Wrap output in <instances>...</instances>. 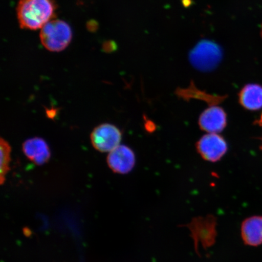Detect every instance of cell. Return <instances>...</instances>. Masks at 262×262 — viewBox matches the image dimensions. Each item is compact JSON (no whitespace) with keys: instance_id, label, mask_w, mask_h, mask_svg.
Returning a JSON list of instances; mask_svg holds the SVG:
<instances>
[{"instance_id":"13","label":"cell","mask_w":262,"mask_h":262,"mask_svg":"<svg viewBox=\"0 0 262 262\" xmlns=\"http://www.w3.org/2000/svg\"><path fill=\"white\" fill-rule=\"evenodd\" d=\"M11 147L8 142L2 138L0 140V152H1V163H0V180L3 184L5 182L6 174L9 171V163L11 161Z\"/></svg>"},{"instance_id":"7","label":"cell","mask_w":262,"mask_h":262,"mask_svg":"<svg viewBox=\"0 0 262 262\" xmlns=\"http://www.w3.org/2000/svg\"><path fill=\"white\" fill-rule=\"evenodd\" d=\"M107 163L113 171L124 174L129 172L135 165V155L129 147L119 145L110 152Z\"/></svg>"},{"instance_id":"6","label":"cell","mask_w":262,"mask_h":262,"mask_svg":"<svg viewBox=\"0 0 262 262\" xmlns=\"http://www.w3.org/2000/svg\"><path fill=\"white\" fill-rule=\"evenodd\" d=\"M196 147L203 158L212 162L221 160L228 149L227 143L225 139L214 133H209L202 137Z\"/></svg>"},{"instance_id":"5","label":"cell","mask_w":262,"mask_h":262,"mask_svg":"<svg viewBox=\"0 0 262 262\" xmlns=\"http://www.w3.org/2000/svg\"><path fill=\"white\" fill-rule=\"evenodd\" d=\"M216 219L212 215L193 219L188 225L194 239L195 248L201 244L204 248L211 247L214 244L216 231Z\"/></svg>"},{"instance_id":"8","label":"cell","mask_w":262,"mask_h":262,"mask_svg":"<svg viewBox=\"0 0 262 262\" xmlns=\"http://www.w3.org/2000/svg\"><path fill=\"white\" fill-rule=\"evenodd\" d=\"M199 125L209 133H220L227 126V114L221 107H209L200 117Z\"/></svg>"},{"instance_id":"4","label":"cell","mask_w":262,"mask_h":262,"mask_svg":"<svg viewBox=\"0 0 262 262\" xmlns=\"http://www.w3.org/2000/svg\"><path fill=\"white\" fill-rule=\"evenodd\" d=\"M91 140L94 148L98 151L110 152L120 145L122 133L113 124L104 123L93 130Z\"/></svg>"},{"instance_id":"3","label":"cell","mask_w":262,"mask_h":262,"mask_svg":"<svg viewBox=\"0 0 262 262\" xmlns=\"http://www.w3.org/2000/svg\"><path fill=\"white\" fill-rule=\"evenodd\" d=\"M222 58L219 46L209 41H203L196 46L190 55V60L194 67L202 71L213 70Z\"/></svg>"},{"instance_id":"10","label":"cell","mask_w":262,"mask_h":262,"mask_svg":"<svg viewBox=\"0 0 262 262\" xmlns=\"http://www.w3.org/2000/svg\"><path fill=\"white\" fill-rule=\"evenodd\" d=\"M23 150L25 156L37 165H43L50 159L51 152L48 144L38 137L26 140L23 145Z\"/></svg>"},{"instance_id":"2","label":"cell","mask_w":262,"mask_h":262,"mask_svg":"<svg viewBox=\"0 0 262 262\" xmlns=\"http://www.w3.org/2000/svg\"><path fill=\"white\" fill-rule=\"evenodd\" d=\"M71 28L67 23L54 19L41 28L40 39L43 47L52 52L63 51L70 43Z\"/></svg>"},{"instance_id":"12","label":"cell","mask_w":262,"mask_h":262,"mask_svg":"<svg viewBox=\"0 0 262 262\" xmlns=\"http://www.w3.org/2000/svg\"><path fill=\"white\" fill-rule=\"evenodd\" d=\"M178 94L179 96L183 97V98H196L198 99L204 100L206 101H209V103H211L212 104H215L218 103L219 101H221L224 99V97L214 96H211L204 92L196 89V87L191 84V86L186 89H180L178 91Z\"/></svg>"},{"instance_id":"15","label":"cell","mask_w":262,"mask_h":262,"mask_svg":"<svg viewBox=\"0 0 262 262\" xmlns=\"http://www.w3.org/2000/svg\"><path fill=\"white\" fill-rule=\"evenodd\" d=\"M256 123L258 126H262V113L260 115L259 119L256 121Z\"/></svg>"},{"instance_id":"11","label":"cell","mask_w":262,"mask_h":262,"mask_svg":"<svg viewBox=\"0 0 262 262\" xmlns=\"http://www.w3.org/2000/svg\"><path fill=\"white\" fill-rule=\"evenodd\" d=\"M239 102L249 111H257L262 108V86L251 83L246 85L238 94Z\"/></svg>"},{"instance_id":"17","label":"cell","mask_w":262,"mask_h":262,"mask_svg":"<svg viewBox=\"0 0 262 262\" xmlns=\"http://www.w3.org/2000/svg\"><path fill=\"white\" fill-rule=\"evenodd\" d=\"M260 149H261V150H262V145H261V146H260Z\"/></svg>"},{"instance_id":"9","label":"cell","mask_w":262,"mask_h":262,"mask_svg":"<svg viewBox=\"0 0 262 262\" xmlns=\"http://www.w3.org/2000/svg\"><path fill=\"white\" fill-rule=\"evenodd\" d=\"M241 234L244 243L250 247L262 244V216L254 215L242 222Z\"/></svg>"},{"instance_id":"1","label":"cell","mask_w":262,"mask_h":262,"mask_svg":"<svg viewBox=\"0 0 262 262\" xmlns=\"http://www.w3.org/2000/svg\"><path fill=\"white\" fill-rule=\"evenodd\" d=\"M55 5L53 0H20L16 8L21 28L37 30L52 20Z\"/></svg>"},{"instance_id":"16","label":"cell","mask_w":262,"mask_h":262,"mask_svg":"<svg viewBox=\"0 0 262 262\" xmlns=\"http://www.w3.org/2000/svg\"><path fill=\"white\" fill-rule=\"evenodd\" d=\"M260 34H261V38H262V25H261V32H260Z\"/></svg>"},{"instance_id":"14","label":"cell","mask_w":262,"mask_h":262,"mask_svg":"<svg viewBox=\"0 0 262 262\" xmlns=\"http://www.w3.org/2000/svg\"><path fill=\"white\" fill-rule=\"evenodd\" d=\"M145 127L146 130L150 131V132L155 129V124L150 122V121H147Z\"/></svg>"}]
</instances>
